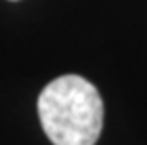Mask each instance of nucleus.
Returning a JSON list of instances; mask_svg holds the SVG:
<instances>
[{"label":"nucleus","mask_w":147,"mask_h":145,"mask_svg":"<svg viewBox=\"0 0 147 145\" xmlns=\"http://www.w3.org/2000/svg\"><path fill=\"white\" fill-rule=\"evenodd\" d=\"M38 115L53 145H94L104 124V102L91 81L66 74L40 92Z\"/></svg>","instance_id":"1"}]
</instances>
